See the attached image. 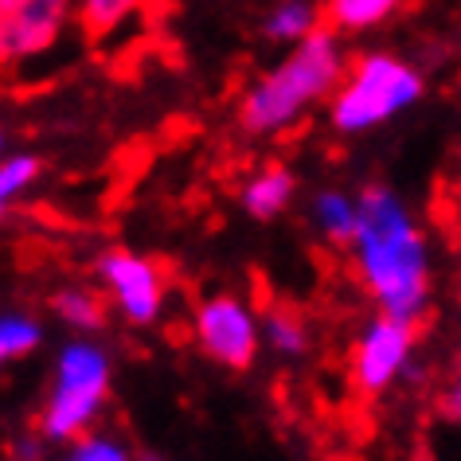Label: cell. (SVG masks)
<instances>
[{"label": "cell", "mask_w": 461, "mask_h": 461, "mask_svg": "<svg viewBox=\"0 0 461 461\" xmlns=\"http://www.w3.org/2000/svg\"><path fill=\"white\" fill-rule=\"evenodd\" d=\"M352 274L379 313L419 325L430 309V247L399 192L372 184L360 192V223L348 243Z\"/></svg>", "instance_id": "obj_1"}, {"label": "cell", "mask_w": 461, "mask_h": 461, "mask_svg": "<svg viewBox=\"0 0 461 461\" xmlns=\"http://www.w3.org/2000/svg\"><path fill=\"white\" fill-rule=\"evenodd\" d=\"M348 71L340 32L321 24L313 36L294 43L270 71H262L239 98V125L250 137H278L294 130L309 110L332 98Z\"/></svg>", "instance_id": "obj_2"}, {"label": "cell", "mask_w": 461, "mask_h": 461, "mask_svg": "<svg viewBox=\"0 0 461 461\" xmlns=\"http://www.w3.org/2000/svg\"><path fill=\"white\" fill-rule=\"evenodd\" d=\"M113 391V360L95 337H71L51 360V384L40 402L36 430L51 446L95 430Z\"/></svg>", "instance_id": "obj_3"}, {"label": "cell", "mask_w": 461, "mask_h": 461, "mask_svg": "<svg viewBox=\"0 0 461 461\" xmlns=\"http://www.w3.org/2000/svg\"><path fill=\"white\" fill-rule=\"evenodd\" d=\"M422 71L391 51H364L348 63L340 86L329 98V125L344 137L372 133L391 118L419 106L422 98Z\"/></svg>", "instance_id": "obj_4"}, {"label": "cell", "mask_w": 461, "mask_h": 461, "mask_svg": "<svg viewBox=\"0 0 461 461\" xmlns=\"http://www.w3.org/2000/svg\"><path fill=\"white\" fill-rule=\"evenodd\" d=\"M192 340L207 360L227 372H250L262 344V313L239 294H207L192 309Z\"/></svg>", "instance_id": "obj_5"}, {"label": "cell", "mask_w": 461, "mask_h": 461, "mask_svg": "<svg viewBox=\"0 0 461 461\" xmlns=\"http://www.w3.org/2000/svg\"><path fill=\"white\" fill-rule=\"evenodd\" d=\"M95 278H98V290L106 294L110 309L125 321V325L153 329L157 321L165 317L168 297H172V282L157 258L113 247L95 262Z\"/></svg>", "instance_id": "obj_6"}, {"label": "cell", "mask_w": 461, "mask_h": 461, "mask_svg": "<svg viewBox=\"0 0 461 461\" xmlns=\"http://www.w3.org/2000/svg\"><path fill=\"white\" fill-rule=\"evenodd\" d=\"M414 329L419 325L399 321L391 313H375L360 329V337L352 344V356H348V379L360 395L375 399L399 384L414 356Z\"/></svg>", "instance_id": "obj_7"}, {"label": "cell", "mask_w": 461, "mask_h": 461, "mask_svg": "<svg viewBox=\"0 0 461 461\" xmlns=\"http://www.w3.org/2000/svg\"><path fill=\"white\" fill-rule=\"evenodd\" d=\"M75 20V0H0V71L48 55Z\"/></svg>", "instance_id": "obj_8"}, {"label": "cell", "mask_w": 461, "mask_h": 461, "mask_svg": "<svg viewBox=\"0 0 461 461\" xmlns=\"http://www.w3.org/2000/svg\"><path fill=\"white\" fill-rule=\"evenodd\" d=\"M294 195H297V176L290 168L285 165H262L243 180V188H239V203H243V212L250 219L270 223V219L290 212Z\"/></svg>", "instance_id": "obj_9"}, {"label": "cell", "mask_w": 461, "mask_h": 461, "mask_svg": "<svg viewBox=\"0 0 461 461\" xmlns=\"http://www.w3.org/2000/svg\"><path fill=\"white\" fill-rule=\"evenodd\" d=\"M309 223L329 247H344L348 250L356 223H360V195H348L340 188H321L309 203Z\"/></svg>", "instance_id": "obj_10"}, {"label": "cell", "mask_w": 461, "mask_h": 461, "mask_svg": "<svg viewBox=\"0 0 461 461\" xmlns=\"http://www.w3.org/2000/svg\"><path fill=\"white\" fill-rule=\"evenodd\" d=\"M51 309L75 337H95L110 321V302L95 285H63V290L51 297Z\"/></svg>", "instance_id": "obj_11"}, {"label": "cell", "mask_w": 461, "mask_h": 461, "mask_svg": "<svg viewBox=\"0 0 461 461\" xmlns=\"http://www.w3.org/2000/svg\"><path fill=\"white\" fill-rule=\"evenodd\" d=\"M321 24H325V8L317 0H274L267 8V16H262V36L270 43L294 48L305 36H313Z\"/></svg>", "instance_id": "obj_12"}, {"label": "cell", "mask_w": 461, "mask_h": 461, "mask_svg": "<svg viewBox=\"0 0 461 461\" xmlns=\"http://www.w3.org/2000/svg\"><path fill=\"white\" fill-rule=\"evenodd\" d=\"M262 344L278 360H302L313 348V329L309 321L290 305H270L262 309Z\"/></svg>", "instance_id": "obj_13"}, {"label": "cell", "mask_w": 461, "mask_h": 461, "mask_svg": "<svg viewBox=\"0 0 461 461\" xmlns=\"http://www.w3.org/2000/svg\"><path fill=\"white\" fill-rule=\"evenodd\" d=\"M325 24L340 36H360L379 24H387L391 16L402 8V0H325Z\"/></svg>", "instance_id": "obj_14"}, {"label": "cell", "mask_w": 461, "mask_h": 461, "mask_svg": "<svg viewBox=\"0 0 461 461\" xmlns=\"http://www.w3.org/2000/svg\"><path fill=\"white\" fill-rule=\"evenodd\" d=\"M137 8H141V0H75V20L86 36L106 40L130 24Z\"/></svg>", "instance_id": "obj_15"}, {"label": "cell", "mask_w": 461, "mask_h": 461, "mask_svg": "<svg viewBox=\"0 0 461 461\" xmlns=\"http://www.w3.org/2000/svg\"><path fill=\"white\" fill-rule=\"evenodd\" d=\"M40 344H43V325L32 313H20V309L0 313V367L24 360Z\"/></svg>", "instance_id": "obj_16"}, {"label": "cell", "mask_w": 461, "mask_h": 461, "mask_svg": "<svg viewBox=\"0 0 461 461\" xmlns=\"http://www.w3.org/2000/svg\"><path fill=\"white\" fill-rule=\"evenodd\" d=\"M51 461H137V454L130 449V442L110 430H86L71 438V442L59 446V454H55Z\"/></svg>", "instance_id": "obj_17"}, {"label": "cell", "mask_w": 461, "mask_h": 461, "mask_svg": "<svg viewBox=\"0 0 461 461\" xmlns=\"http://www.w3.org/2000/svg\"><path fill=\"white\" fill-rule=\"evenodd\" d=\"M40 157L36 153H5L0 157V219L8 215V207H13L20 195H28L36 188L40 180Z\"/></svg>", "instance_id": "obj_18"}, {"label": "cell", "mask_w": 461, "mask_h": 461, "mask_svg": "<svg viewBox=\"0 0 461 461\" xmlns=\"http://www.w3.org/2000/svg\"><path fill=\"white\" fill-rule=\"evenodd\" d=\"M13 461H51V442L40 430L16 438L13 442Z\"/></svg>", "instance_id": "obj_19"}, {"label": "cell", "mask_w": 461, "mask_h": 461, "mask_svg": "<svg viewBox=\"0 0 461 461\" xmlns=\"http://www.w3.org/2000/svg\"><path fill=\"white\" fill-rule=\"evenodd\" d=\"M446 411L454 414V419H461V372L454 375V384H449V395H446Z\"/></svg>", "instance_id": "obj_20"}, {"label": "cell", "mask_w": 461, "mask_h": 461, "mask_svg": "<svg viewBox=\"0 0 461 461\" xmlns=\"http://www.w3.org/2000/svg\"><path fill=\"white\" fill-rule=\"evenodd\" d=\"M8 153V133H5V125H0V157Z\"/></svg>", "instance_id": "obj_21"}]
</instances>
